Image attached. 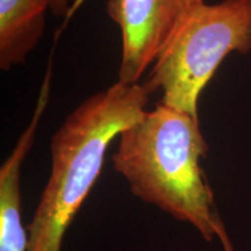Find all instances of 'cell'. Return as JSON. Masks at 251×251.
<instances>
[{
    "label": "cell",
    "instance_id": "obj_1",
    "mask_svg": "<svg viewBox=\"0 0 251 251\" xmlns=\"http://www.w3.org/2000/svg\"><path fill=\"white\" fill-rule=\"evenodd\" d=\"M207 153L199 119L159 102L119 135L112 162L134 196L193 226L211 243L225 225L201 168Z\"/></svg>",
    "mask_w": 251,
    "mask_h": 251
},
{
    "label": "cell",
    "instance_id": "obj_2",
    "mask_svg": "<svg viewBox=\"0 0 251 251\" xmlns=\"http://www.w3.org/2000/svg\"><path fill=\"white\" fill-rule=\"evenodd\" d=\"M148 91L117 80L70 113L50 141L51 170L28 226L27 251H62L63 238L98 180L109 144L146 113Z\"/></svg>",
    "mask_w": 251,
    "mask_h": 251
},
{
    "label": "cell",
    "instance_id": "obj_3",
    "mask_svg": "<svg viewBox=\"0 0 251 251\" xmlns=\"http://www.w3.org/2000/svg\"><path fill=\"white\" fill-rule=\"evenodd\" d=\"M251 50V0L199 5L153 63L146 83L161 102L199 119L198 101L228 55Z\"/></svg>",
    "mask_w": 251,
    "mask_h": 251
},
{
    "label": "cell",
    "instance_id": "obj_4",
    "mask_svg": "<svg viewBox=\"0 0 251 251\" xmlns=\"http://www.w3.org/2000/svg\"><path fill=\"white\" fill-rule=\"evenodd\" d=\"M201 4L203 0H108L106 9L120 27L122 39L118 80L139 84Z\"/></svg>",
    "mask_w": 251,
    "mask_h": 251
},
{
    "label": "cell",
    "instance_id": "obj_5",
    "mask_svg": "<svg viewBox=\"0 0 251 251\" xmlns=\"http://www.w3.org/2000/svg\"><path fill=\"white\" fill-rule=\"evenodd\" d=\"M51 64L41 86L33 118L11 155L0 168V251H27L29 234L21 219V169L34 144L36 130L49 101Z\"/></svg>",
    "mask_w": 251,
    "mask_h": 251
},
{
    "label": "cell",
    "instance_id": "obj_6",
    "mask_svg": "<svg viewBox=\"0 0 251 251\" xmlns=\"http://www.w3.org/2000/svg\"><path fill=\"white\" fill-rule=\"evenodd\" d=\"M50 0H0V69L24 64L46 28Z\"/></svg>",
    "mask_w": 251,
    "mask_h": 251
},
{
    "label": "cell",
    "instance_id": "obj_7",
    "mask_svg": "<svg viewBox=\"0 0 251 251\" xmlns=\"http://www.w3.org/2000/svg\"><path fill=\"white\" fill-rule=\"evenodd\" d=\"M70 0H50V11L56 18L67 14Z\"/></svg>",
    "mask_w": 251,
    "mask_h": 251
},
{
    "label": "cell",
    "instance_id": "obj_8",
    "mask_svg": "<svg viewBox=\"0 0 251 251\" xmlns=\"http://www.w3.org/2000/svg\"><path fill=\"white\" fill-rule=\"evenodd\" d=\"M218 238L221 241L222 247H224V251H234V247L230 242V238L228 236L227 229H226V227L221 228V230L219 231Z\"/></svg>",
    "mask_w": 251,
    "mask_h": 251
}]
</instances>
